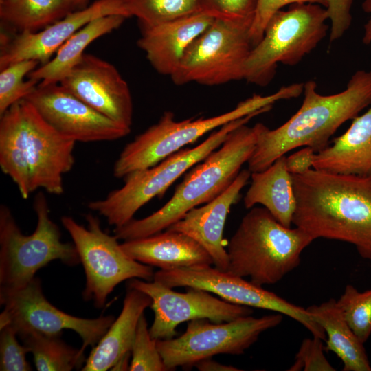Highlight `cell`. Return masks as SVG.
Listing matches in <instances>:
<instances>
[{"mask_svg": "<svg viewBox=\"0 0 371 371\" xmlns=\"http://www.w3.org/2000/svg\"><path fill=\"white\" fill-rule=\"evenodd\" d=\"M328 19L326 8L318 3H296L275 12L246 60L243 79L265 87L273 79L279 63L297 65L326 37Z\"/></svg>", "mask_w": 371, "mask_h": 371, "instance_id": "52a82bcc", "label": "cell"}, {"mask_svg": "<svg viewBox=\"0 0 371 371\" xmlns=\"http://www.w3.org/2000/svg\"><path fill=\"white\" fill-rule=\"evenodd\" d=\"M291 177L293 224L314 240L352 244L362 258L371 260V177L311 168Z\"/></svg>", "mask_w": 371, "mask_h": 371, "instance_id": "6da1fadb", "label": "cell"}, {"mask_svg": "<svg viewBox=\"0 0 371 371\" xmlns=\"http://www.w3.org/2000/svg\"><path fill=\"white\" fill-rule=\"evenodd\" d=\"M8 1H14V0H8Z\"/></svg>", "mask_w": 371, "mask_h": 371, "instance_id": "b9f144b4", "label": "cell"}, {"mask_svg": "<svg viewBox=\"0 0 371 371\" xmlns=\"http://www.w3.org/2000/svg\"><path fill=\"white\" fill-rule=\"evenodd\" d=\"M126 19L123 15L114 14L90 21L65 41L49 62L35 69L27 78L41 85L59 83L80 62L89 45L117 29Z\"/></svg>", "mask_w": 371, "mask_h": 371, "instance_id": "484cf974", "label": "cell"}, {"mask_svg": "<svg viewBox=\"0 0 371 371\" xmlns=\"http://www.w3.org/2000/svg\"><path fill=\"white\" fill-rule=\"evenodd\" d=\"M114 14L130 17L121 0H95L39 31L15 33L9 38L1 34L0 69L23 60L44 65L81 27L97 18Z\"/></svg>", "mask_w": 371, "mask_h": 371, "instance_id": "e0dca14e", "label": "cell"}, {"mask_svg": "<svg viewBox=\"0 0 371 371\" xmlns=\"http://www.w3.org/2000/svg\"><path fill=\"white\" fill-rule=\"evenodd\" d=\"M37 223L32 234H23L10 210L0 207V289L20 287L35 278L36 273L52 260L67 265L80 263L74 243L61 240L58 225L49 216V207L43 192L34 201Z\"/></svg>", "mask_w": 371, "mask_h": 371, "instance_id": "9c48e42d", "label": "cell"}, {"mask_svg": "<svg viewBox=\"0 0 371 371\" xmlns=\"http://www.w3.org/2000/svg\"><path fill=\"white\" fill-rule=\"evenodd\" d=\"M296 3H318L325 7V0H258L256 10L250 29L253 46L262 39L265 28L272 15L286 5Z\"/></svg>", "mask_w": 371, "mask_h": 371, "instance_id": "d590c367", "label": "cell"}, {"mask_svg": "<svg viewBox=\"0 0 371 371\" xmlns=\"http://www.w3.org/2000/svg\"><path fill=\"white\" fill-rule=\"evenodd\" d=\"M33 355L38 371H71L84 366L86 359L81 349H76L60 339V335L27 333L18 336Z\"/></svg>", "mask_w": 371, "mask_h": 371, "instance_id": "83f0119b", "label": "cell"}, {"mask_svg": "<svg viewBox=\"0 0 371 371\" xmlns=\"http://www.w3.org/2000/svg\"><path fill=\"white\" fill-rule=\"evenodd\" d=\"M74 11L69 0H0V18L16 33L37 32Z\"/></svg>", "mask_w": 371, "mask_h": 371, "instance_id": "4316f807", "label": "cell"}, {"mask_svg": "<svg viewBox=\"0 0 371 371\" xmlns=\"http://www.w3.org/2000/svg\"><path fill=\"white\" fill-rule=\"evenodd\" d=\"M121 247L135 260L161 270L213 264L209 253L197 241L183 233L169 229L124 240Z\"/></svg>", "mask_w": 371, "mask_h": 371, "instance_id": "44dd1931", "label": "cell"}, {"mask_svg": "<svg viewBox=\"0 0 371 371\" xmlns=\"http://www.w3.org/2000/svg\"><path fill=\"white\" fill-rule=\"evenodd\" d=\"M363 10L370 14V19L364 25V34L362 42L368 45L371 43V0H365L361 5Z\"/></svg>", "mask_w": 371, "mask_h": 371, "instance_id": "ab89813d", "label": "cell"}, {"mask_svg": "<svg viewBox=\"0 0 371 371\" xmlns=\"http://www.w3.org/2000/svg\"><path fill=\"white\" fill-rule=\"evenodd\" d=\"M153 280L168 287H194L213 293L230 303L285 315L304 326L313 336L326 340L324 329L303 307L292 304L262 286L212 267L194 265L155 272Z\"/></svg>", "mask_w": 371, "mask_h": 371, "instance_id": "5bb4252c", "label": "cell"}, {"mask_svg": "<svg viewBox=\"0 0 371 371\" xmlns=\"http://www.w3.org/2000/svg\"><path fill=\"white\" fill-rule=\"evenodd\" d=\"M39 62L23 60L0 69V115L12 104L25 99L36 88L39 82L25 76L37 68Z\"/></svg>", "mask_w": 371, "mask_h": 371, "instance_id": "f546056e", "label": "cell"}, {"mask_svg": "<svg viewBox=\"0 0 371 371\" xmlns=\"http://www.w3.org/2000/svg\"><path fill=\"white\" fill-rule=\"evenodd\" d=\"M302 92L300 83L283 86L269 95L255 94L232 110L207 118L178 122L172 112H164L156 124L124 147L114 164L113 174L117 178H124L134 171L153 166L208 132L254 113H267L276 102L297 98Z\"/></svg>", "mask_w": 371, "mask_h": 371, "instance_id": "8992f818", "label": "cell"}, {"mask_svg": "<svg viewBox=\"0 0 371 371\" xmlns=\"http://www.w3.org/2000/svg\"><path fill=\"white\" fill-rule=\"evenodd\" d=\"M128 288L139 290L150 297V307L155 317L149 332L156 340L175 337L177 326L184 322L198 319L229 322L251 315L254 312L251 307L230 303L194 287H188L187 292L179 293L154 280L133 278L128 280Z\"/></svg>", "mask_w": 371, "mask_h": 371, "instance_id": "9a60e30c", "label": "cell"}, {"mask_svg": "<svg viewBox=\"0 0 371 371\" xmlns=\"http://www.w3.org/2000/svg\"><path fill=\"white\" fill-rule=\"evenodd\" d=\"M313 240L304 229L282 225L265 207H253L227 245L226 271L260 286L276 284L300 265Z\"/></svg>", "mask_w": 371, "mask_h": 371, "instance_id": "5b68a950", "label": "cell"}, {"mask_svg": "<svg viewBox=\"0 0 371 371\" xmlns=\"http://www.w3.org/2000/svg\"><path fill=\"white\" fill-rule=\"evenodd\" d=\"M203 11L214 18L254 19L258 0H201Z\"/></svg>", "mask_w": 371, "mask_h": 371, "instance_id": "e575fe53", "label": "cell"}, {"mask_svg": "<svg viewBox=\"0 0 371 371\" xmlns=\"http://www.w3.org/2000/svg\"><path fill=\"white\" fill-rule=\"evenodd\" d=\"M240 125L229 133L223 144L186 173L168 202L150 215L133 218L115 227L118 240L146 237L166 229L191 209L205 204L223 192L247 163L258 142L262 123Z\"/></svg>", "mask_w": 371, "mask_h": 371, "instance_id": "277c9868", "label": "cell"}, {"mask_svg": "<svg viewBox=\"0 0 371 371\" xmlns=\"http://www.w3.org/2000/svg\"><path fill=\"white\" fill-rule=\"evenodd\" d=\"M128 16H135L141 27L203 12L201 0H121Z\"/></svg>", "mask_w": 371, "mask_h": 371, "instance_id": "f1b7e54d", "label": "cell"}, {"mask_svg": "<svg viewBox=\"0 0 371 371\" xmlns=\"http://www.w3.org/2000/svg\"><path fill=\"white\" fill-rule=\"evenodd\" d=\"M286 157L277 159L267 168L251 173V184L243 199L251 209L256 204L265 207L282 225L291 227L296 207L291 175L286 167Z\"/></svg>", "mask_w": 371, "mask_h": 371, "instance_id": "cb8c5ba5", "label": "cell"}, {"mask_svg": "<svg viewBox=\"0 0 371 371\" xmlns=\"http://www.w3.org/2000/svg\"><path fill=\"white\" fill-rule=\"evenodd\" d=\"M321 338L313 336L304 339L295 355L289 371H334L335 368L326 358Z\"/></svg>", "mask_w": 371, "mask_h": 371, "instance_id": "836d02e7", "label": "cell"}, {"mask_svg": "<svg viewBox=\"0 0 371 371\" xmlns=\"http://www.w3.org/2000/svg\"><path fill=\"white\" fill-rule=\"evenodd\" d=\"M303 93L300 108L282 125L271 130L262 123L247 161L251 172L267 168L296 148L310 146L317 153L329 146L330 138L344 122L371 104V71H357L338 93L321 95L313 80L304 83Z\"/></svg>", "mask_w": 371, "mask_h": 371, "instance_id": "3957f363", "label": "cell"}, {"mask_svg": "<svg viewBox=\"0 0 371 371\" xmlns=\"http://www.w3.org/2000/svg\"><path fill=\"white\" fill-rule=\"evenodd\" d=\"M17 333L9 326L0 328V370L30 371L32 367L26 359L29 352L17 339Z\"/></svg>", "mask_w": 371, "mask_h": 371, "instance_id": "d6a6232c", "label": "cell"}, {"mask_svg": "<svg viewBox=\"0 0 371 371\" xmlns=\"http://www.w3.org/2000/svg\"><path fill=\"white\" fill-rule=\"evenodd\" d=\"M260 114L254 113L231 121L213 131L196 146L181 148L153 166L128 174L124 177L122 187L110 192L102 199L89 202L88 207L104 216L115 228L125 225L142 206L153 198L163 196L181 175L218 148L229 132Z\"/></svg>", "mask_w": 371, "mask_h": 371, "instance_id": "ba28073f", "label": "cell"}, {"mask_svg": "<svg viewBox=\"0 0 371 371\" xmlns=\"http://www.w3.org/2000/svg\"><path fill=\"white\" fill-rule=\"evenodd\" d=\"M0 328L9 325L18 336L32 332L60 335L71 330L81 338L83 352L98 343L115 319L113 315L81 318L60 311L45 298L37 277L20 287L0 289Z\"/></svg>", "mask_w": 371, "mask_h": 371, "instance_id": "4fadbf2b", "label": "cell"}, {"mask_svg": "<svg viewBox=\"0 0 371 371\" xmlns=\"http://www.w3.org/2000/svg\"><path fill=\"white\" fill-rule=\"evenodd\" d=\"M131 371H168L157 349L156 339L152 338L146 319L143 314L137 326L131 348Z\"/></svg>", "mask_w": 371, "mask_h": 371, "instance_id": "1f68e13d", "label": "cell"}, {"mask_svg": "<svg viewBox=\"0 0 371 371\" xmlns=\"http://www.w3.org/2000/svg\"><path fill=\"white\" fill-rule=\"evenodd\" d=\"M337 303L349 326L364 344L371 335V289L359 292L348 284Z\"/></svg>", "mask_w": 371, "mask_h": 371, "instance_id": "4dcf8cb0", "label": "cell"}, {"mask_svg": "<svg viewBox=\"0 0 371 371\" xmlns=\"http://www.w3.org/2000/svg\"><path fill=\"white\" fill-rule=\"evenodd\" d=\"M316 153L310 146H303L300 150L286 157V167L291 175H302L313 168Z\"/></svg>", "mask_w": 371, "mask_h": 371, "instance_id": "74e56055", "label": "cell"}, {"mask_svg": "<svg viewBox=\"0 0 371 371\" xmlns=\"http://www.w3.org/2000/svg\"><path fill=\"white\" fill-rule=\"evenodd\" d=\"M25 99L54 130L76 142L114 141L131 130L99 113L60 83L38 84Z\"/></svg>", "mask_w": 371, "mask_h": 371, "instance_id": "2e32d148", "label": "cell"}, {"mask_svg": "<svg viewBox=\"0 0 371 371\" xmlns=\"http://www.w3.org/2000/svg\"><path fill=\"white\" fill-rule=\"evenodd\" d=\"M200 371H240L236 367L225 365L214 361L211 358H207L198 361L195 365Z\"/></svg>", "mask_w": 371, "mask_h": 371, "instance_id": "f35d334b", "label": "cell"}, {"mask_svg": "<svg viewBox=\"0 0 371 371\" xmlns=\"http://www.w3.org/2000/svg\"><path fill=\"white\" fill-rule=\"evenodd\" d=\"M247 169L240 171L231 185L220 195L203 206L188 211L166 229L183 233L197 241L210 255L213 265L226 271L228 255L223 243V231L230 209L240 198L251 177Z\"/></svg>", "mask_w": 371, "mask_h": 371, "instance_id": "d6986e66", "label": "cell"}, {"mask_svg": "<svg viewBox=\"0 0 371 371\" xmlns=\"http://www.w3.org/2000/svg\"><path fill=\"white\" fill-rule=\"evenodd\" d=\"M282 314L260 317L251 315L223 322L207 319L188 322L177 337L156 340L157 349L168 370L191 368L199 361L218 354L241 355L263 332L278 326Z\"/></svg>", "mask_w": 371, "mask_h": 371, "instance_id": "7c38bea8", "label": "cell"}, {"mask_svg": "<svg viewBox=\"0 0 371 371\" xmlns=\"http://www.w3.org/2000/svg\"><path fill=\"white\" fill-rule=\"evenodd\" d=\"M88 1L89 0H69L74 11L86 8Z\"/></svg>", "mask_w": 371, "mask_h": 371, "instance_id": "60d3db41", "label": "cell"}, {"mask_svg": "<svg viewBox=\"0 0 371 371\" xmlns=\"http://www.w3.org/2000/svg\"><path fill=\"white\" fill-rule=\"evenodd\" d=\"M214 19L203 12L142 27V36L137 43L155 70L160 74L171 76L189 47Z\"/></svg>", "mask_w": 371, "mask_h": 371, "instance_id": "ffe728a7", "label": "cell"}, {"mask_svg": "<svg viewBox=\"0 0 371 371\" xmlns=\"http://www.w3.org/2000/svg\"><path fill=\"white\" fill-rule=\"evenodd\" d=\"M354 0H325V8L330 21V41L341 37L352 23L351 9Z\"/></svg>", "mask_w": 371, "mask_h": 371, "instance_id": "8d00e7d4", "label": "cell"}, {"mask_svg": "<svg viewBox=\"0 0 371 371\" xmlns=\"http://www.w3.org/2000/svg\"><path fill=\"white\" fill-rule=\"evenodd\" d=\"M253 21L215 18L186 51L170 76L173 82L214 86L243 80L244 65L254 47L250 38Z\"/></svg>", "mask_w": 371, "mask_h": 371, "instance_id": "30bf717a", "label": "cell"}, {"mask_svg": "<svg viewBox=\"0 0 371 371\" xmlns=\"http://www.w3.org/2000/svg\"><path fill=\"white\" fill-rule=\"evenodd\" d=\"M152 300L146 293L128 288L123 306L106 333L92 348L82 371H106L111 370L124 357L131 354L138 322Z\"/></svg>", "mask_w": 371, "mask_h": 371, "instance_id": "7402d4cb", "label": "cell"}, {"mask_svg": "<svg viewBox=\"0 0 371 371\" xmlns=\"http://www.w3.org/2000/svg\"><path fill=\"white\" fill-rule=\"evenodd\" d=\"M59 83L99 113L131 128L133 101L130 89L113 64L85 54Z\"/></svg>", "mask_w": 371, "mask_h": 371, "instance_id": "ac0fdd59", "label": "cell"}, {"mask_svg": "<svg viewBox=\"0 0 371 371\" xmlns=\"http://www.w3.org/2000/svg\"><path fill=\"white\" fill-rule=\"evenodd\" d=\"M326 334L324 350L334 352L343 363L344 371H371L366 350L346 322L337 300L331 298L306 308Z\"/></svg>", "mask_w": 371, "mask_h": 371, "instance_id": "d4e9b609", "label": "cell"}, {"mask_svg": "<svg viewBox=\"0 0 371 371\" xmlns=\"http://www.w3.org/2000/svg\"><path fill=\"white\" fill-rule=\"evenodd\" d=\"M313 168L333 173L371 177V106L358 115L330 146L317 153Z\"/></svg>", "mask_w": 371, "mask_h": 371, "instance_id": "603a6c76", "label": "cell"}, {"mask_svg": "<svg viewBox=\"0 0 371 371\" xmlns=\"http://www.w3.org/2000/svg\"><path fill=\"white\" fill-rule=\"evenodd\" d=\"M75 144L26 99L0 115V167L24 199L39 188L51 194L64 192L63 175L74 165Z\"/></svg>", "mask_w": 371, "mask_h": 371, "instance_id": "7a4b0ae2", "label": "cell"}, {"mask_svg": "<svg viewBox=\"0 0 371 371\" xmlns=\"http://www.w3.org/2000/svg\"><path fill=\"white\" fill-rule=\"evenodd\" d=\"M85 218L87 227L71 216L61 218L85 270L86 282L82 296L85 300H92L97 308H101L109 294L122 282L133 278L153 280L152 266L128 256L116 236L103 231L98 218L88 214Z\"/></svg>", "mask_w": 371, "mask_h": 371, "instance_id": "8fae6325", "label": "cell"}]
</instances>
